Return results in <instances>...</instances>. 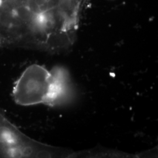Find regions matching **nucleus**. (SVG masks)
I'll return each mask as SVG.
<instances>
[{
  "label": "nucleus",
  "mask_w": 158,
  "mask_h": 158,
  "mask_svg": "<svg viewBox=\"0 0 158 158\" xmlns=\"http://www.w3.org/2000/svg\"><path fill=\"white\" fill-rule=\"evenodd\" d=\"M72 153L31 138L0 110V158L67 157Z\"/></svg>",
  "instance_id": "2"
},
{
  "label": "nucleus",
  "mask_w": 158,
  "mask_h": 158,
  "mask_svg": "<svg viewBox=\"0 0 158 158\" xmlns=\"http://www.w3.org/2000/svg\"><path fill=\"white\" fill-rule=\"evenodd\" d=\"M71 90L66 69L56 67L49 70L34 64L26 68L15 82L12 97L15 103L22 106L54 107L66 102Z\"/></svg>",
  "instance_id": "1"
},
{
  "label": "nucleus",
  "mask_w": 158,
  "mask_h": 158,
  "mask_svg": "<svg viewBox=\"0 0 158 158\" xmlns=\"http://www.w3.org/2000/svg\"><path fill=\"white\" fill-rule=\"evenodd\" d=\"M72 6V0H59V6L63 11L70 10Z\"/></svg>",
  "instance_id": "3"
}]
</instances>
